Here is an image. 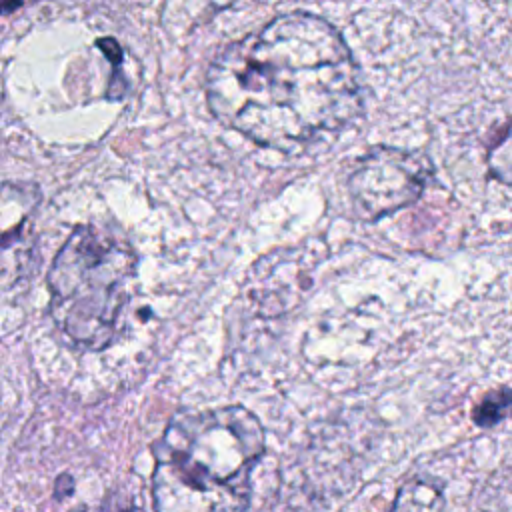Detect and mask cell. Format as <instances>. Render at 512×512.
<instances>
[{
	"mask_svg": "<svg viewBox=\"0 0 512 512\" xmlns=\"http://www.w3.org/2000/svg\"><path fill=\"white\" fill-rule=\"evenodd\" d=\"M206 100L226 128L296 152L354 120L360 68L328 20L296 10L220 50L206 72Z\"/></svg>",
	"mask_w": 512,
	"mask_h": 512,
	"instance_id": "6da1fadb",
	"label": "cell"
},
{
	"mask_svg": "<svg viewBox=\"0 0 512 512\" xmlns=\"http://www.w3.org/2000/svg\"><path fill=\"white\" fill-rule=\"evenodd\" d=\"M264 452V428L240 404L174 414L152 448L154 510L246 512Z\"/></svg>",
	"mask_w": 512,
	"mask_h": 512,
	"instance_id": "7a4b0ae2",
	"label": "cell"
},
{
	"mask_svg": "<svg viewBox=\"0 0 512 512\" xmlns=\"http://www.w3.org/2000/svg\"><path fill=\"white\" fill-rule=\"evenodd\" d=\"M138 256L130 240L108 224H80L72 230L48 270L50 316L56 328L86 350L106 348L128 286L136 276Z\"/></svg>",
	"mask_w": 512,
	"mask_h": 512,
	"instance_id": "3957f363",
	"label": "cell"
},
{
	"mask_svg": "<svg viewBox=\"0 0 512 512\" xmlns=\"http://www.w3.org/2000/svg\"><path fill=\"white\" fill-rule=\"evenodd\" d=\"M428 176L430 162L424 154L376 146L356 162L348 178V192L362 218L378 220L414 202Z\"/></svg>",
	"mask_w": 512,
	"mask_h": 512,
	"instance_id": "277c9868",
	"label": "cell"
},
{
	"mask_svg": "<svg viewBox=\"0 0 512 512\" xmlns=\"http://www.w3.org/2000/svg\"><path fill=\"white\" fill-rule=\"evenodd\" d=\"M2 262L8 260L14 252V258L4 266V282L10 280L14 268V278H18L20 268L24 266V256L32 246L24 244V236L32 232V222L36 208L40 204V192L34 184L4 182L2 186Z\"/></svg>",
	"mask_w": 512,
	"mask_h": 512,
	"instance_id": "5b68a950",
	"label": "cell"
},
{
	"mask_svg": "<svg viewBox=\"0 0 512 512\" xmlns=\"http://www.w3.org/2000/svg\"><path fill=\"white\" fill-rule=\"evenodd\" d=\"M444 496L432 480L410 478L406 480L388 512H442Z\"/></svg>",
	"mask_w": 512,
	"mask_h": 512,
	"instance_id": "8992f818",
	"label": "cell"
},
{
	"mask_svg": "<svg viewBox=\"0 0 512 512\" xmlns=\"http://www.w3.org/2000/svg\"><path fill=\"white\" fill-rule=\"evenodd\" d=\"M512 406V390H498L496 394L486 396L474 410V420L480 426H492L508 414Z\"/></svg>",
	"mask_w": 512,
	"mask_h": 512,
	"instance_id": "52a82bcc",
	"label": "cell"
}]
</instances>
